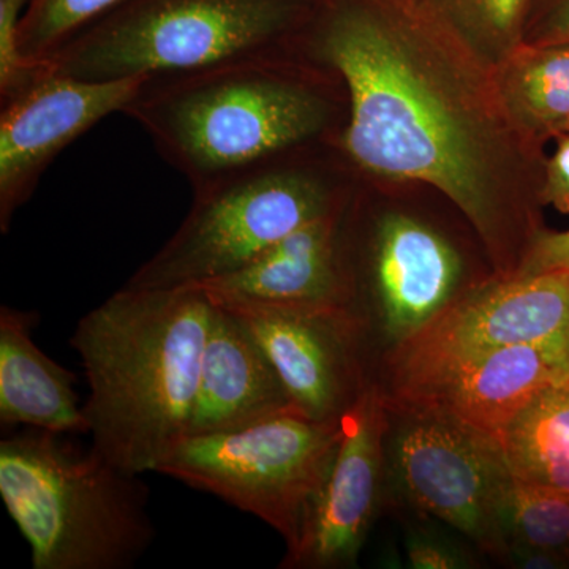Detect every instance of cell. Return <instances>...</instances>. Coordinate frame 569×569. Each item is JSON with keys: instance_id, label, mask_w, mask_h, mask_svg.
<instances>
[{"instance_id": "obj_1", "label": "cell", "mask_w": 569, "mask_h": 569, "mask_svg": "<svg viewBox=\"0 0 569 569\" xmlns=\"http://www.w3.org/2000/svg\"><path fill=\"white\" fill-rule=\"evenodd\" d=\"M301 50L346 88L343 162L436 187L492 239L519 134L470 52L408 0H321Z\"/></svg>"}, {"instance_id": "obj_2", "label": "cell", "mask_w": 569, "mask_h": 569, "mask_svg": "<svg viewBox=\"0 0 569 569\" xmlns=\"http://www.w3.org/2000/svg\"><path fill=\"white\" fill-rule=\"evenodd\" d=\"M123 114L198 190L317 144L337 148L348 100L335 71L295 48L146 78Z\"/></svg>"}, {"instance_id": "obj_3", "label": "cell", "mask_w": 569, "mask_h": 569, "mask_svg": "<svg viewBox=\"0 0 569 569\" xmlns=\"http://www.w3.org/2000/svg\"><path fill=\"white\" fill-rule=\"evenodd\" d=\"M213 302L201 288L123 284L78 321L70 346L89 385L93 451L127 473L156 471L187 437Z\"/></svg>"}, {"instance_id": "obj_4", "label": "cell", "mask_w": 569, "mask_h": 569, "mask_svg": "<svg viewBox=\"0 0 569 569\" xmlns=\"http://www.w3.org/2000/svg\"><path fill=\"white\" fill-rule=\"evenodd\" d=\"M0 496L33 569L132 568L156 538L140 475L47 430L0 441Z\"/></svg>"}, {"instance_id": "obj_5", "label": "cell", "mask_w": 569, "mask_h": 569, "mask_svg": "<svg viewBox=\"0 0 569 569\" xmlns=\"http://www.w3.org/2000/svg\"><path fill=\"white\" fill-rule=\"evenodd\" d=\"M321 0H127L50 61L88 81L187 73L295 50Z\"/></svg>"}, {"instance_id": "obj_6", "label": "cell", "mask_w": 569, "mask_h": 569, "mask_svg": "<svg viewBox=\"0 0 569 569\" xmlns=\"http://www.w3.org/2000/svg\"><path fill=\"white\" fill-rule=\"evenodd\" d=\"M301 156L257 164L193 190L192 208L181 227L126 287L179 290L211 282L342 206L335 176Z\"/></svg>"}, {"instance_id": "obj_7", "label": "cell", "mask_w": 569, "mask_h": 569, "mask_svg": "<svg viewBox=\"0 0 569 569\" xmlns=\"http://www.w3.org/2000/svg\"><path fill=\"white\" fill-rule=\"evenodd\" d=\"M340 437L342 421H316L290 408L239 429L186 437L156 473L263 520L291 550Z\"/></svg>"}, {"instance_id": "obj_8", "label": "cell", "mask_w": 569, "mask_h": 569, "mask_svg": "<svg viewBox=\"0 0 569 569\" xmlns=\"http://www.w3.org/2000/svg\"><path fill=\"white\" fill-rule=\"evenodd\" d=\"M569 336V268L508 274L458 296L389 356L395 396L421 387L478 356Z\"/></svg>"}, {"instance_id": "obj_9", "label": "cell", "mask_w": 569, "mask_h": 569, "mask_svg": "<svg viewBox=\"0 0 569 569\" xmlns=\"http://www.w3.org/2000/svg\"><path fill=\"white\" fill-rule=\"evenodd\" d=\"M406 421L395 441L397 478L411 503L489 552H507L503 505L512 475L496 437L447 415L395 407Z\"/></svg>"}, {"instance_id": "obj_10", "label": "cell", "mask_w": 569, "mask_h": 569, "mask_svg": "<svg viewBox=\"0 0 569 569\" xmlns=\"http://www.w3.org/2000/svg\"><path fill=\"white\" fill-rule=\"evenodd\" d=\"M216 305L241 320L274 367L291 406L307 418L340 421L369 385L362 365L366 329L350 307Z\"/></svg>"}, {"instance_id": "obj_11", "label": "cell", "mask_w": 569, "mask_h": 569, "mask_svg": "<svg viewBox=\"0 0 569 569\" xmlns=\"http://www.w3.org/2000/svg\"><path fill=\"white\" fill-rule=\"evenodd\" d=\"M146 78L88 81L51 69L0 104V230L32 197L52 160L112 112H123Z\"/></svg>"}, {"instance_id": "obj_12", "label": "cell", "mask_w": 569, "mask_h": 569, "mask_svg": "<svg viewBox=\"0 0 569 569\" xmlns=\"http://www.w3.org/2000/svg\"><path fill=\"white\" fill-rule=\"evenodd\" d=\"M340 421L339 448L283 568L353 567L365 545L383 473L387 397L367 385Z\"/></svg>"}, {"instance_id": "obj_13", "label": "cell", "mask_w": 569, "mask_h": 569, "mask_svg": "<svg viewBox=\"0 0 569 569\" xmlns=\"http://www.w3.org/2000/svg\"><path fill=\"white\" fill-rule=\"evenodd\" d=\"M569 377V336L497 348L395 396L392 407L438 411L498 437L542 389Z\"/></svg>"}, {"instance_id": "obj_14", "label": "cell", "mask_w": 569, "mask_h": 569, "mask_svg": "<svg viewBox=\"0 0 569 569\" xmlns=\"http://www.w3.org/2000/svg\"><path fill=\"white\" fill-rule=\"evenodd\" d=\"M370 269L381 329L395 346L458 298L462 277L455 247L406 213H388L377 223Z\"/></svg>"}, {"instance_id": "obj_15", "label": "cell", "mask_w": 569, "mask_h": 569, "mask_svg": "<svg viewBox=\"0 0 569 569\" xmlns=\"http://www.w3.org/2000/svg\"><path fill=\"white\" fill-rule=\"evenodd\" d=\"M342 220L343 204L291 231L238 271L194 288L216 302L348 307Z\"/></svg>"}, {"instance_id": "obj_16", "label": "cell", "mask_w": 569, "mask_h": 569, "mask_svg": "<svg viewBox=\"0 0 569 569\" xmlns=\"http://www.w3.org/2000/svg\"><path fill=\"white\" fill-rule=\"evenodd\" d=\"M293 408L257 340L213 302L187 437L227 432Z\"/></svg>"}, {"instance_id": "obj_17", "label": "cell", "mask_w": 569, "mask_h": 569, "mask_svg": "<svg viewBox=\"0 0 569 569\" xmlns=\"http://www.w3.org/2000/svg\"><path fill=\"white\" fill-rule=\"evenodd\" d=\"M36 312L0 309V421L47 432L88 433L73 373L33 342Z\"/></svg>"}, {"instance_id": "obj_18", "label": "cell", "mask_w": 569, "mask_h": 569, "mask_svg": "<svg viewBox=\"0 0 569 569\" xmlns=\"http://www.w3.org/2000/svg\"><path fill=\"white\" fill-rule=\"evenodd\" d=\"M498 103L522 141L569 130V43H522L490 73Z\"/></svg>"}, {"instance_id": "obj_19", "label": "cell", "mask_w": 569, "mask_h": 569, "mask_svg": "<svg viewBox=\"0 0 569 569\" xmlns=\"http://www.w3.org/2000/svg\"><path fill=\"white\" fill-rule=\"evenodd\" d=\"M497 440L512 478L569 493V377L535 396Z\"/></svg>"}, {"instance_id": "obj_20", "label": "cell", "mask_w": 569, "mask_h": 569, "mask_svg": "<svg viewBox=\"0 0 569 569\" xmlns=\"http://www.w3.org/2000/svg\"><path fill=\"white\" fill-rule=\"evenodd\" d=\"M489 73L519 44L535 0H408Z\"/></svg>"}, {"instance_id": "obj_21", "label": "cell", "mask_w": 569, "mask_h": 569, "mask_svg": "<svg viewBox=\"0 0 569 569\" xmlns=\"http://www.w3.org/2000/svg\"><path fill=\"white\" fill-rule=\"evenodd\" d=\"M509 548L559 553L569 560V493L537 488L512 478L503 505Z\"/></svg>"}, {"instance_id": "obj_22", "label": "cell", "mask_w": 569, "mask_h": 569, "mask_svg": "<svg viewBox=\"0 0 569 569\" xmlns=\"http://www.w3.org/2000/svg\"><path fill=\"white\" fill-rule=\"evenodd\" d=\"M127 0H29L18 47L26 61L50 66L63 47Z\"/></svg>"}, {"instance_id": "obj_23", "label": "cell", "mask_w": 569, "mask_h": 569, "mask_svg": "<svg viewBox=\"0 0 569 569\" xmlns=\"http://www.w3.org/2000/svg\"><path fill=\"white\" fill-rule=\"evenodd\" d=\"M28 6L29 0H0V104L20 96L51 69L26 61L18 47Z\"/></svg>"}, {"instance_id": "obj_24", "label": "cell", "mask_w": 569, "mask_h": 569, "mask_svg": "<svg viewBox=\"0 0 569 569\" xmlns=\"http://www.w3.org/2000/svg\"><path fill=\"white\" fill-rule=\"evenodd\" d=\"M522 43H569V0H535Z\"/></svg>"}, {"instance_id": "obj_25", "label": "cell", "mask_w": 569, "mask_h": 569, "mask_svg": "<svg viewBox=\"0 0 569 569\" xmlns=\"http://www.w3.org/2000/svg\"><path fill=\"white\" fill-rule=\"evenodd\" d=\"M569 268V230L538 231L531 238L526 257L522 258L515 276H535L541 272Z\"/></svg>"}, {"instance_id": "obj_26", "label": "cell", "mask_w": 569, "mask_h": 569, "mask_svg": "<svg viewBox=\"0 0 569 569\" xmlns=\"http://www.w3.org/2000/svg\"><path fill=\"white\" fill-rule=\"evenodd\" d=\"M542 203L569 216V132L560 134L556 152L546 164Z\"/></svg>"}, {"instance_id": "obj_27", "label": "cell", "mask_w": 569, "mask_h": 569, "mask_svg": "<svg viewBox=\"0 0 569 569\" xmlns=\"http://www.w3.org/2000/svg\"><path fill=\"white\" fill-rule=\"evenodd\" d=\"M408 561L417 569L462 568V560L455 550L427 538H411L407 548Z\"/></svg>"}, {"instance_id": "obj_28", "label": "cell", "mask_w": 569, "mask_h": 569, "mask_svg": "<svg viewBox=\"0 0 569 569\" xmlns=\"http://www.w3.org/2000/svg\"><path fill=\"white\" fill-rule=\"evenodd\" d=\"M509 556L512 557V563L520 568L529 569H557L569 567V560L559 553L548 552V550H538L530 548H509Z\"/></svg>"}, {"instance_id": "obj_29", "label": "cell", "mask_w": 569, "mask_h": 569, "mask_svg": "<svg viewBox=\"0 0 569 569\" xmlns=\"http://www.w3.org/2000/svg\"><path fill=\"white\" fill-rule=\"evenodd\" d=\"M568 132H569V130H568ZM568 132H567V133H568Z\"/></svg>"}]
</instances>
